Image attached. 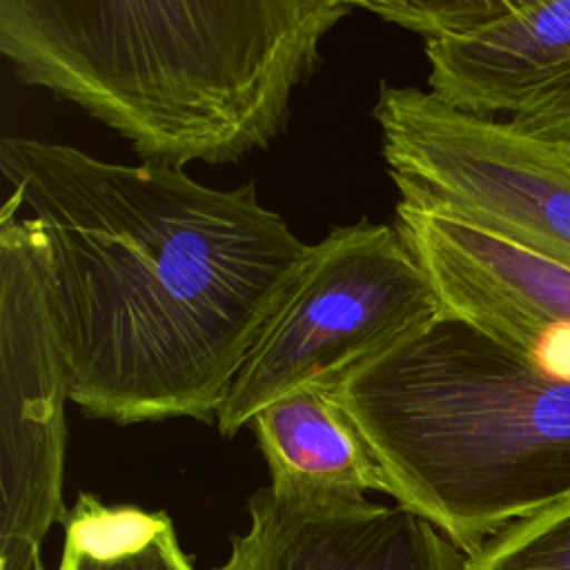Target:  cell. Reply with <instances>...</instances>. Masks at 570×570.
<instances>
[{
    "label": "cell",
    "mask_w": 570,
    "mask_h": 570,
    "mask_svg": "<svg viewBox=\"0 0 570 570\" xmlns=\"http://www.w3.org/2000/svg\"><path fill=\"white\" fill-rule=\"evenodd\" d=\"M0 171L45 238L69 401L118 425L214 423L312 245L254 183L20 136L0 140Z\"/></svg>",
    "instance_id": "6da1fadb"
},
{
    "label": "cell",
    "mask_w": 570,
    "mask_h": 570,
    "mask_svg": "<svg viewBox=\"0 0 570 570\" xmlns=\"http://www.w3.org/2000/svg\"><path fill=\"white\" fill-rule=\"evenodd\" d=\"M350 0H0V53L129 140L142 163L265 149Z\"/></svg>",
    "instance_id": "7a4b0ae2"
},
{
    "label": "cell",
    "mask_w": 570,
    "mask_h": 570,
    "mask_svg": "<svg viewBox=\"0 0 570 570\" xmlns=\"http://www.w3.org/2000/svg\"><path fill=\"white\" fill-rule=\"evenodd\" d=\"M332 396L383 468L392 499L468 557L570 499V385L461 316L443 309Z\"/></svg>",
    "instance_id": "3957f363"
},
{
    "label": "cell",
    "mask_w": 570,
    "mask_h": 570,
    "mask_svg": "<svg viewBox=\"0 0 570 570\" xmlns=\"http://www.w3.org/2000/svg\"><path fill=\"white\" fill-rule=\"evenodd\" d=\"M443 312L428 274L396 225L358 220L334 227L312 254L252 345L216 414L236 436L274 401L336 390L354 370Z\"/></svg>",
    "instance_id": "277c9868"
},
{
    "label": "cell",
    "mask_w": 570,
    "mask_h": 570,
    "mask_svg": "<svg viewBox=\"0 0 570 570\" xmlns=\"http://www.w3.org/2000/svg\"><path fill=\"white\" fill-rule=\"evenodd\" d=\"M372 116L394 185L570 265V138L534 136L385 80Z\"/></svg>",
    "instance_id": "5b68a950"
},
{
    "label": "cell",
    "mask_w": 570,
    "mask_h": 570,
    "mask_svg": "<svg viewBox=\"0 0 570 570\" xmlns=\"http://www.w3.org/2000/svg\"><path fill=\"white\" fill-rule=\"evenodd\" d=\"M20 205L11 194L0 212V570H45V534L69 514V383L45 238L33 218L16 216Z\"/></svg>",
    "instance_id": "8992f818"
},
{
    "label": "cell",
    "mask_w": 570,
    "mask_h": 570,
    "mask_svg": "<svg viewBox=\"0 0 570 570\" xmlns=\"http://www.w3.org/2000/svg\"><path fill=\"white\" fill-rule=\"evenodd\" d=\"M396 227L445 312L570 385V265L396 185Z\"/></svg>",
    "instance_id": "52a82bcc"
},
{
    "label": "cell",
    "mask_w": 570,
    "mask_h": 570,
    "mask_svg": "<svg viewBox=\"0 0 570 570\" xmlns=\"http://www.w3.org/2000/svg\"><path fill=\"white\" fill-rule=\"evenodd\" d=\"M425 58L445 105L570 138V0H494L468 31L428 40Z\"/></svg>",
    "instance_id": "ba28073f"
},
{
    "label": "cell",
    "mask_w": 570,
    "mask_h": 570,
    "mask_svg": "<svg viewBox=\"0 0 570 570\" xmlns=\"http://www.w3.org/2000/svg\"><path fill=\"white\" fill-rule=\"evenodd\" d=\"M249 528L214 570H470L468 554L414 510L363 499L278 494L247 501Z\"/></svg>",
    "instance_id": "9c48e42d"
},
{
    "label": "cell",
    "mask_w": 570,
    "mask_h": 570,
    "mask_svg": "<svg viewBox=\"0 0 570 570\" xmlns=\"http://www.w3.org/2000/svg\"><path fill=\"white\" fill-rule=\"evenodd\" d=\"M249 428L269 470V488L292 497H392L363 434L330 390L305 387L261 410Z\"/></svg>",
    "instance_id": "30bf717a"
},
{
    "label": "cell",
    "mask_w": 570,
    "mask_h": 570,
    "mask_svg": "<svg viewBox=\"0 0 570 570\" xmlns=\"http://www.w3.org/2000/svg\"><path fill=\"white\" fill-rule=\"evenodd\" d=\"M62 528L58 570H196L163 510L107 505L80 492Z\"/></svg>",
    "instance_id": "8fae6325"
},
{
    "label": "cell",
    "mask_w": 570,
    "mask_h": 570,
    "mask_svg": "<svg viewBox=\"0 0 570 570\" xmlns=\"http://www.w3.org/2000/svg\"><path fill=\"white\" fill-rule=\"evenodd\" d=\"M468 559L470 570H570V499L508 525Z\"/></svg>",
    "instance_id": "7c38bea8"
},
{
    "label": "cell",
    "mask_w": 570,
    "mask_h": 570,
    "mask_svg": "<svg viewBox=\"0 0 570 570\" xmlns=\"http://www.w3.org/2000/svg\"><path fill=\"white\" fill-rule=\"evenodd\" d=\"M352 4L421 33L428 42L468 31L492 11L494 0H354Z\"/></svg>",
    "instance_id": "4fadbf2b"
}]
</instances>
